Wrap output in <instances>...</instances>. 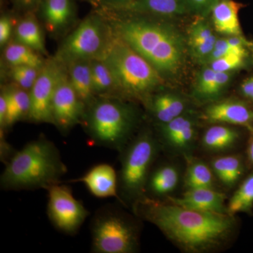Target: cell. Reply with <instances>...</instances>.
Instances as JSON below:
<instances>
[{
  "instance_id": "cell-43",
  "label": "cell",
  "mask_w": 253,
  "mask_h": 253,
  "mask_svg": "<svg viewBox=\"0 0 253 253\" xmlns=\"http://www.w3.org/2000/svg\"><path fill=\"white\" fill-rule=\"evenodd\" d=\"M250 51L251 52V56H252L253 62V42L251 43V45H250Z\"/></svg>"
},
{
  "instance_id": "cell-19",
  "label": "cell",
  "mask_w": 253,
  "mask_h": 253,
  "mask_svg": "<svg viewBox=\"0 0 253 253\" xmlns=\"http://www.w3.org/2000/svg\"><path fill=\"white\" fill-rule=\"evenodd\" d=\"M90 61L76 60L66 64L70 83L80 99L86 106L95 99Z\"/></svg>"
},
{
  "instance_id": "cell-2",
  "label": "cell",
  "mask_w": 253,
  "mask_h": 253,
  "mask_svg": "<svg viewBox=\"0 0 253 253\" xmlns=\"http://www.w3.org/2000/svg\"><path fill=\"white\" fill-rule=\"evenodd\" d=\"M67 171L56 145L41 136L11 156L0 176V186L6 191L46 189L60 184Z\"/></svg>"
},
{
  "instance_id": "cell-11",
  "label": "cell",
  "mask_w": 253,
  "mask_h": 253,
  "mask_svg": "<svg viewBox=\"0 0 253 253\" xmlns=\"http://www.w3.org/2000/svg\"><path fill=\"white\" fill-rule=\"evenodd\" d=\"M86 106L73 89L68 73L63 71L53 97L52 116L54 125L61 132H68L83 122Z\"/></svg>"
},
{
  "instance_id": "cell-7",
  "label": "cell",
  "mask_w": 253,
  "mask_h": 253,
  "mask_svg": "<svg viewBox=\"0 0 253 253\" xmlns=\"http://www.w3.org/2000/svg\"><path fill=\"white\" fill-rule=\"evenodd\" d=\"M91 252L133 253L139 249V227L117 208H101L91 221Z\"/></svg>"
},
{
  "instance_id": "cell-23",
  "label": "cell",
  "mask_w": 253,
  "mask_h": 253,
  "mask_svg": "<svg viewBox=\"0 0 253 253\" xmlns=\"http://www.w3.org/2000/svg\"><path fill=\"white\" fill-rule=\"evenodd\" d=\"M186 106L184 99L172 93L156 95L151 104V111L160 124L169 122L185 113Z\"/></svg>"
},
{
  "instance_id": "cell-32",
  "label": "cell",
  "mask_w": 253,
  "mask_h": 253,
  "mask_svg": "<svg viewBox=\"0 0 253 253\" xmlns=\"http://www.w3.org/2000/svg\"><path fill=\"white\" fill-rule=\"evenodd\" d=\"M214 36L211 26L202 19L194 21L189 28V44L206 41Z\"/></svg>"
},
{
  "instance_id": "cell-6",
  "label": "cell",
  "mask_w": 253,
  "mask_h": 253,
  "mask_svg": "<svg viewBox=\"0 0 253 253\" xmlns=\"http://www.w3.org/2000/svg\"><path fill=\"white\" fill-rule=\"evenodd\" d=\"M159 142L149 131L134 136L121 153L118 174V199L134 204L144 197L151 168L156 161Z\"/></svg>"
},
{
  "instance_id": "cell-28",
  "label": "cell",
  "mask_w": 253,
  "mask_h": 253,
  "mask_svg": "<svg viewBox=\"0 0 253 253\" xmlns=\"http://www.w3.org/2000/svg\"><path fill=\"white\" fill-rule=\"evenodd\" d=\"M4 57L11 67L26 66L42 68L44 65L38 51L17 41L5 48Z\"/></svg>"
},
{
  "instance_id": "cell-16",
  "label": "cell",
  "mask_w": 253,
  "mask_h": 253,
  "mask_svg": "<svg viewBox=\"0 0 253 253\" xmlns=\"http://www.w3.org/2000/svg\"><path fill=\"white\" fill-rule=\"evenodd\" d=\"M38 8L46 29L52 33L64 29L76 13L73 0H42Z\"/></svg>"
},
{
  "instance_id": "cell-25",
  "label": "cell",
  "mask_w": 253,
  "mask_h": 253,
  "mask_svg": "<svg viewBox=\"0 0 253 253\" xmlns=\"http://www.w3.org/2000/svg\"><path fill=\"white\" fill-rule=\"evenodd\" d=\"M6 91L7 95V113L4 130L9 129L23 118L28 117L31 108L30 91L21 87L6 89Z\"/></svg>"
},
{
  "instance_id": "cell-40",
  "label": "cell",
  "mask_w": 253,
  "mask_h": 253,
  "mask_svg": "<svg viewBox=\"0 0 253 253\" xmlns=\"http://www.w3.org/2000/svg\"><path fill=\"white\" fill-rule=\"evenodd\" d=\"M15 5L24 9L38 7L42 0H11Z\"/></svg>"
},
{
  "instance_id": "cell-31",
  "label": "cell",
  "mask_w": 253,
  "mask_h": 253,
  "mask_svg": "<svg viewBox=\"0 0 253 253\" xmlns=\"http://www.w3.org/2000/svg\"><path fill=\"white\" fill-rule=\"evenodd\" d=\"M216 71L208 67L201 72L196 85V94L201 99L208 100L213 81L215 77Z\"/></svg>"
},
{
  "instance_id": "cell-12",
  "label": "cell",
  "mask_w": 253,
  "mask_h": 253,
  "mask_svg": "<svg viewBox=\"0 0 253 253\" xmlns=\"http://www.w3.org/2000/svg\"><path fill=\"white\" fill-rule=\"evenodd\" d=\"M160 135L163 144L176 154L188 156L194 149L197 128L191 115L184 114L164 124H160Z\"/></svg>"
},
{
  "instance_id": "cell-18",
  "label": "cell",
  "mask_w": 253,
  "mask_h": 253,
  "mask_svg": "<svg viewBox=\"0 0 253 253\" xmlns=\"http://www.w3.org/2000/svg\"><path fill=\"white\" fill-rule=\"evenodd\" d=\"M214 176L223 185L233 188L245 175L246 161L240 154L229 155L213 158L211 163Z\"/></svg>"
},
{
  "instance_id": "cell-10",
  "label": "cell",
  "mask_w": 253,
  "mask_h": 253,
  "mask_svg": "<svg viewBox=\"0 0 253 253\" xmlns=\"http://www.w3.org/2000/svg\"><path fill=\"white\" fill-rule=\"evenodd\" d=\"M57 59L44 63L30 90L31 108L28 118L33 122L54 124L53 97L60 77L64 71Z\"/></svg>"
},
{
  "instance_id": "cell-13",
  "label": "cell",
  "mask_w": 253,
  "mask_h": 253,
  "mask_svg": "<svg viewBox=\"0 0 253 253\" xmlns=\"http://www.w3.org/2000/svg\"><path fill=\"white\" fill-rule=\"evenodd\" d=\"M203 119L211 124H229L253 127V109L251 105L240 100H226L208 106Z\"/></svg>"
},
{
  "instance_id": "cell-9",
  "label": "cell",
  "mask_w": 253,
  "mask_h": 253,
  "mask_svg": "<svg viewBox=\"0 0 253 253\" xmlns=\"http://www.w3.org/2000/svg\"><path fill=\"white\" fill-rule=\"evenodd\" d=\"M48 193L47 215L56 229L75 235L89 216V211L73 196L71 188L56 184L46 189Z\"/></svg>"
},
{
  "instance_id": "cell-36",
  "label": "cell",
  "mask_w": 253,
  "mask_h": 253,
  "mask_svg": "<svg viewBox=\"0 0 253 253\" xmlns=\"http://www.w3.org/2000/svg\"><path fill=\"white\" fill-rule=\"evenodd\" d=\"M12 33V21L9 16H3L0 19V44L4 46L9 41Z\"/></svg>"
},
{
  "instance_id": "cell-39",
  "label": "cell",
  "mask_w": 253,
  "mask_h": 253,
  "mask_svg": "<svg viewBox=\"0 0 253 253\" xmlns=\"http://www.w3.org/2000/svg\"><path fill=\"white\" fill-rule=\"evenodd\" d=\"M6 113H7V95H6V90H3L0 94V126H1V130L3 129L4 131Z\"/></svg>"
},
{
  "instance_id": "cell-27",
  "label": "cell",
  "mask_w": 253,
  "mask_h": 253,
  "mask_svg": "<svg viewBox=\"0 0 253 253\" xmlns=\"http://www.w3.org/2000/svg\"><path fill=\"white\" fill-rule=\"evenodd\" d=\"M16 41L36 50L38 52L45 51L41 28L36 18L32 14L21 20L15 31Z\"/></svg>"
},
{
  "instance_id": "cell-26",
  "label": "cell",
  "mask_w": 253,
  "mask_h": 253,
  "mask_svg": "<svg viewBox=\"0 0 253 253\" xmlns=\"http://www.w3.org/2000/svg\"><path fill=\"white\" fill-rule=\"evenodd\" d=\"M90 63L95 96H111L113 91H118L116 79L111 68L100 58L91 59Z\"/></svg>"
},
{
  "instance_id": "cell-17",
  "label": "cell",
  "mask_w": 253,
  "mask_h": 253,
  "mask_svg": "<svg viewBox=\"0 0 253 253\" xmlns=\"http://www.w3.org/2000/svg\"><path fill=\"white\" fill-rule=\"evenodd\" d=\"M243 5L234 0H219L212 6V20L218 33L229 36H244L239 14Z\"/></svg>"
},
{
  "instance_id": "cell-8",
  "label": "cell",
  "mask_w": 253,
  "mask_h": 253,
  "mask_svg": "<svg viewBox=\"0 0 253 253\" xmlns=\"http://www.w3.org/2000/svg\"><path fill=\"white\" fill-rule=\"evenodd\" d=\"M112 32L97 15L88 16L65 40L58 52V61L67 64L76 60L99 58Z\"/></svg>"
},
{
  "instance_id": "cell-1",
  "label": "cell",
  "mask_w": 253,
  "mask_h": 253,
  "mask_svg": "<svg viewBox=\"0 0 253 253\" xmlns=\"http://www.w3.org/2000/svg\"><path fill=\"white\" fill-rule=\"evenodd\" d=\"M138 217L157 226L183 251L212 252L234 239L238 223L228 213L204 212L181 207L144 196L132 204Z\"/></svg>"
},
{
  "instance_id": "cell-29",
  "label": "cell",
  "mask_w": 253,
  "mask_h": 253,
  "mask_svg": "<svg viewBox=\"0 0 253 253\" xmlns=\"http://www.w3.org/2000/svg\"><path fill=\"white\" fill-rule=\"evenodd\" d=\"M227 211L231 215L238 213L253 214V172L246 176L231 196L227 205Z\"/></svg>"
},
{
  "instance_id": "cell-30",
  "label": "cell",
  "mask_w": 253,
  "mask_h": 253,
  "mask_svg": "<svg viewBox=\"0 0 253 253\" xmlns=\"http://www.w3.org/2000/svg\"><path fill=\"white\" fill-rule=\"evenodd\" d=\"M248 56L239 54H230L223 56L211 62L210 67L217 72L230 73L242 68Z\"/></svg>"
},
{
  "instance_id": "cell-4",
  "label": "cell",
  "mask_w": 253,
  "mask_h": 253,
  "mask_svg": "<svg viewBox=\"0 0 253 253\" xmlns=\"http://www.w3.org/2000/svg\"><path fill=\"white\" fill-rule=\"evenodd\" d=\"M99 97L86 106L82 123L94 144L121 151L132 139L135 112L111 96Z\"/></svg>"
},
{
  "instance_id": "cell-37",
  "label": "cell",
  "mask_w": 253,
  "mask_h": 253,
  "mask_svg": "<svg viewBox=\"0 0 253 253\" xmlns=\"http://www.w3.org/2000/svg\"><path fill=\"white\" fill-rule=\"evenodd\" d=\"M135 1L136 0H99V4L109 9L125 10Z\"/></svg>"
},
{
  "instance_id": "cell-5",
  "label": "cell",
  "mask_w": 253,
  "mask_h": 253,
  "mask_svg": "<svg viewBox=\"0 0 253 253\" xmlns=\"http://www.w3.org/2000/svg\"><path fill=\"white\" fill-rule=\"evenodd\" d=\"M99 58L112 71L118 91L141 97L161 84L157 70L113 32Z\"/></svg>"
},
{
  "instance_id": "cell-33",
  "label": "cell",
  "mask_w": 253,
  "mask_h": 253,
  "mask_svg": "<svg viewBox=\"0 0 253 253\" xmlns=\"http://www.w3.org/2000/svg\"><path fill=\"white\" fill-rule=\"evenodd\" d=\"M216 41H217V38L213 36L206 41L191 43L190 46L196 58L206 60L214 49Z\"/></svg>"
},
{
  "instance_id": "cell-42",
  "label": "cell",
  "mask_w": 253,
  "mask_h": 253,
  "mask_svg": "<svg viewBox=\"0 0 253 253\" xmlns=\"http://www.w3.org/2000/svg\"><path fill=\"white\" fill-rule=\"evenodd\" d=\"M84 1H89V2L93 3V4H99V0H84Z\"/></svg>"
},
{
  "instance_id": "cell-22",
  "label": "cell",
  "mask_w": 253,
  "mask_h": 253,
  "mask_svg": "<svg viewBox=\"0 0 253 253\" xmlns=\"http://www.w3.org/2000/svg\"><path fill=\"white\" fill-rule=\"evenodd\" d=\"M125 10L165 16H179L189 11L185 0H136Z\"/></svg>"
},
{
  "instance_id": "cell-34",
  "label": "cell",
  "mask_w": 253,
  "mask_h": 253,
  "mask_svg": "<svg viewBox=\"0 0 253 253\" xmlns=\"http://www.w3.org/2000/svg\"><path fill=\"white\" fill-rule=\"evenodd\" d=\"M230 79V73L217 72L216 71L215 77L213 81L211 91L208 95V100L214 99L219 96L227 86Z\"/></svg>"
},
{
  "instance_id": "cell-24",
  "label": "cell",
  "mask_w": 253,
  "mask_h": 253,
  "mask_svg": "<svg viewBox=\"0 0 253 253\" xmlns=\"http://www.w3.org/2000/svg\"><path fill=\"white\" fill-rule=\"evenodd\" d=\"M187 168L184 178L186 190L214 189V174L206 163L191 156H186Z\"/></svg>"
},
{
  "instance_id": "cell-15",
  "label": "cell",
  "mask_w": 253,
  "mask_h": 253,
  "mask_svg": "<svg viewBox=\"0 0 253 253\" xmlns=\"http://www.w3.org/2000/svg\"><path fill=\"white\" fill-rule=\"evenodd\" d=\"M71 181L83 183L96 197L118 199V175L111 165L95 166L84 175Z\"/></svg>"
},
{
  "instance_id": "cell-14",
  "label": "cell",
  "mask_w": 253,
  "mask_h": 253,
  "mask_svg": "<svg viewBox=\"0 0 253 253\" xmlns=\"http://www.w3.org/2000/svg\"><path fill=\"white\" fill-rule=\"evenodd\" d=\"M168 199L172 204L187 209L204 212L228 213L227 206L225 205V194L214 189L186 190L181 197L168 196Z\"/></svg>"
},
{
  "instance_id": "cell-38",
  "label": "cell",
  "mask_w": 253,
  "mask_h": 253,
  "mask_svg": "<svg viewBox=\"0 0 253 253\" xmlns=\"http://www.w3.org/2000/svg\"><path fill=\"white\" fill-rule=\"evenodd\" d=\"M240 90L245 99L253 105V76L246 78L241 83Z\"/></svg>"
},
{
  "instance_id": "cell-3",
  "label": "cell",
  "mask_w": 253,
  "mask_h": 253,
  "mask_svg": "<svg viewBox=\"0 0 253 253\" xmlns=\"http://www.w3.org/2000/svg\"><path fill=\"white\" fill-rule=\"evenodd\" d=\"M115 33L137 51L158 72L173 73L181 63L184 45L172 28L142 19L120 22Z\"/></svg>"
},
{
  "instance_id": "cell-20",
  "label": "cell",
  "mask_w": 253,
  "mask_h": 253,
  "mask_svg": "<svg viewBox=\"0 0 253 253\" xmlns=\"http://www.w3.org/2000/svg\"><path fill=\"white\" fill-rule=\"evenodd\" d=\"M242 139L241 131L224 126L217 124L211 126L203 135V147L213 153H222L234 149Z\"/></svg>"
},
{
  "instance_id": "cell-21",
  "label": "cell",
  "mask_w": 253,
  "mask_h": 253,
  "mask_svg": "<svg viewBox=\"0 0 253 253\" xmlns=\"http://www.w3.org/2000/svg\"><path fill=\"white\" fill-rule=\"evenodd\" d=\"M180 180V172L172 165H164L150 173L146 193L149 197L156 198L167 196L176 189Z\"/></svg>"
},
{
  "instance_id": "cell-35",
  "label": "cell",
  "mask_w": 253,
  "mask_h": 253,
  "mask_svg": "<svg viewBox=\"0 0 253 253\" xmlns=\"http://www.w3.org/2000/svg\"><path fill=\"white\" fill-rule=\"evenodd\" d=\"M219 0H185L189 10L199 13L211 11L214 4Z\"/></svg>"
},
{
  "instance_id": "cell-41",
  "label": "cell",
  "mask_w": 253,
  "mask_h": 253,
  "mask_svg": "<svg viewBox=\"0 0 253 253\" xmlns=\"http://www.w3.org/2000/svg\"><path fill=\"white\" fill-rule=\"evenodd\" d=\"M248 130L249 131V137L247 142L246 156H247L248 162L250 166L253 168V127Z\"/></svg>"
}]
</instances>
